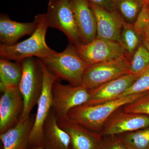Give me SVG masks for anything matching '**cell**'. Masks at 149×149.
<instances>
[{"label":"cell","instance_id":"obj_1","mask_svg":"<svg viewBox=\"0 0 149 149\" xmlns=\"http://www.w3.org/2000/svg\"><path fill=\"white\" fill-rule=\"evenodd\" d=\"M35 19L37 22V28L28 39L13 45L1 44V59L21 61L24 59L34 56L39 59L46 58L56 52L46 43V35L49 27L47 14L37 15L35 16Z\"/></svg>","mask_w":149,"mask_h":149},{"label":"cell","instance_id":"obj_2","mask_svg":"<svg viewBox=\"0 0 149 149\" xmlns=\"http://www.w3.org/2000/svg\"><path fill=\"white\" fill-rule=\"evenodd\" d=\"M147 93L130 95L94 105L84 104L71 110L68 114V118L100 133L104 124L115 111L135 101Z\"/></svg>","mask_w":149,"mask_h":149},{"label":"cell","instance_id":"obj_3","mask_svg":"<svg viewBox=\"0 0 149 149\" xmlns=\"http://www.w3.org/2000/svg\"><path fill=\"white\" fill-rule=\"evenodd\" d=\"M40 59L60 79L74 86L82 85L84 72L89 65L78 55L72 43L61 52H56L50 56Z\"/></svg>","mask_w":149,"mask_h":149},{"label":"cell","instance_id":"obj_4","mask_svg":"<svg viewBox=\"0 0 149 149\" xmlns=\"http://www.w3.org/2000/svg\"><path fill=\"white\" fill-rule=\"evenodd\" d=\"M43 72V87L37 104V112L30 135L27 149H44L43 129L52 107V89L54 83L60 79L46 68L40 59Z\"/></svg>","mask_w":149,"mask_h":149},{"label":"cell","instance_id":"obj_5","mask_svg":"<svg viewBox=\"0 0 149 149\" xmlns=\"http://www.w3.org/2000/svg\"><path fill=\"white\" fill-rule=\"evenodd\" d=\"M22 76L19 89L23 97L24 109L19 120L27 119L37 105L43 87V72L39 59L34 57L22 61Z\"/></svg>","mask_w":149,"mask_h":149},{"label":"cell","instance_id":"obj_6","mask_svg":"<svg viewBox=\"0 0 149 149\" xmlns=\"http://www.w3.org/2000/svg\"><path fill=\"white\" fill-rule=\"evenodd\" d=\"M91 91L83 85H63L57 80L52 89V107L58 121L66 120L71 110L88 103Z\"/></svg>","mask_w":149,"mask_h":149},{"label":"cell","instance_id":"obj_7","mask_svg":"<svg viewBox=\"0 0 149 149\" xmlns=\"http://www.w3.org/2000/svg\"><path fill=\"white\" fill-rule=\"evenodd\" d=\"M46 14L49 27L63 32L73 45L81 44L70 0H50Z\"/></svg>","mask_w":149,"mask_h":149},{"label":"cell","instance_id":"obj_8","mask_svg":"<svg viewBox=\"0 0 149 149\" xmlns=\"http://www.w3.org/2000/svg\"><path fill=\"white\" fill-rule=\"evenodd\" d=\"M128 60L119 58L89 65L83 74L82 85L92 91L103 84L129 73Z\"/></svg>","mask_w":149,"mask_h":149},{"label":"cell","instance_id":"obj_9","mask_svg":"<svg viewBox=\"0 0 149 149\" xmlns=\"http://www.w3.org/2000/svg\"><path fill=\"white\" fill-rule=\"evenodd\" d=\"M74 46L78 55L89 65L119 58L128 61L123 48L117 42L96 38L88 44Z\"/></svg>","mask_w":149,"mask_h":149},{"label":"cell","instance_id":"obj_10","mask_svg":"<svg viewBox=\"0 0 149 149\" xmlns=\"http://www.w3.org/2000/svg\"><path fill=\"white\" fill-rule=\"evenodd\" d=\"M149 126V116L124 111L122 108L115 111L104 124L102 136L119 135Z\"/></svg>","mask_w":149,"mask_h":149},{"label":"cell","instance_id":"obj_11","mask_svg":"<svg viewBox=\"0 0 149 149\" xmlns=\"http://www.w3.org/2000/svg\"><path fill=\"white\" fill-rule=\"evenodd\" d=\"M24 101L19 87L3 92L0 99V134L18 123L24 109Z\"/></svg>","mask_w":149,"mask_h":149},{"label":"cell","instance_id":"obj_12","mask_svg":"<svg viewBox=\"0 0 149 149\" xmlns=\"http://www.w3.org/2000/svg\"><path fill=\"white\" fill-rule=\"evenodd\" d=\"M89 2L96 18V38L119 43L123 19L115 13Z\"/></svg>","mask_w":149,"mask_h":149},{"label":"cell","instance_id":"obj_13","mask_svg":"<svg viewBox=\"0 0 149 149\" xmlns=\"http://www.w3.org/2000/svg\"><path fill=\"white\" fill-rule=\"evenodd\" d=\"M139 76L127 73L93 89L90 100L85 104L94 105L119 98Z\"/></svg>","mask_w":149,"mask_h":149},{"label":"cell","instance_id":"obj_14","mask_svg":"<svg viewBox=\"0 0 149 149\" xmlns=\"http://www.w3.org/2000/svg\"><path fill=\"white\" fill-rule=\"evenodd\" d=\"M81 44H88L96 38L97 23L88 0H70Z\"/></svg>","mask_w":149,"mask_h":149},{"label":"cell","instance_id":"obj_15","mask_svg":"<svg viewBox=\"0 0 149 149\" xmlns=\"http://www.w3.org/2000/svg\"><path fill=\"white\" fill-rule=\"evenodd\" d=\"M58 123L69 135L71 149L98 148L102 139L100 133L89 130L68 118L58 121Z\"/></svg>","mask_w":149,"mask_h":149},{"label":"cell","instance_id":"obj_16","mask_svg":"<svg viewBox=\"0 0 149 149\" xmlns=\"http://www.w3.org/2000/svg\"><path fill=\"white\" fill-rule=\"evenodd\" d=\"M35 19L30 22L13 21L5 15L0 17V41L2 45L10 46L17 43L22 37L31 35L37 27Z\"/></svg>","mask_w":149,"mask_h":149},{"label":"cell","instance_id":"obj_17","mask_svg":"<svg viewBox=\"0 0 149 149\" xmlns=\"http://www.w3.org/2000/svg\"><path fill=\"white\" fill-rule=\"evenodd\" d=\"M35 115L20 120L15 126L0 134L2 149H27L29 135L35 121Z\"/></svg>","mask_w":149,"mask_h":149},{"label":"cell","instance_id":"obj_18","mask_svg":"<svg viewBox=\"0 0 149 149\" xmlns=\"http://www.w3.org/2000/svg\"><path fill=\"white\" fill-rule=\"evenodd\" d=\"M43 136L44 149H72L69 135L59 125L52 109L44 125Z\"/></svg>","mask_w":149,"mask_h":149},{"label":"cell","instance_id":"obj_19","mask_svg":"<svg viewBox=\"0 0 149 149\" xmlns=\"http://www.w3.org/2000/svg\"><path fill=\"white\" fill-rule=\"evenodd\" d=\"M21 61L0 60V89L1 92L14 87H19L22 76Z\"/></svg>","mask_w":149,"mask_h":149},{"label":"cell","instance_id":"obj_20","mask_svg":"<svg viewBox=\"0 0 149 149\" xmlns=\"http://www.w3.org/2000/svg\"><path fill=\"white\" fill-rule=\"evenodd\" d=\"M141 39L134 29L133 24L123 20L119 43L125 51L128 59L129 56H133L141 45Z\"/></svg>","mask_w":149,"mask_h":149},{"label":"cell","instance_id":"obj_21","mask_svg":"<svg viewBox=\"0 0 149 149\" xmlns=\"http://www.w3.org/2000/svg\"><path fill=\"white\" fill-rule=\"evenodd\" d=\"M118 136L128 149H149V126Z\"/></svg>","mask_w":149,"mask_h":149},{"label":"cell","instance_id":"obj_22","mask_svg":"<svg viewBox=\"0 0 149 149\" xmlns=\"http://www.w3.org/2000/svg\"><path fill=\"white\" fill-rule=\"evenodd\" d=\"M149 68V51L140 45L133 54L129 62V73L140 75Z\"/></svg>","mask_w":149,"mask_h":149},{"label":"cell","instance_id":"obj_23","mask_svg":"<svg viewBox=\"0 0 149 149\" xmlns=\"http://www.w3.org/2000/svg\"><path fill=\"white\" fill-rule=\"evenodd\" d=\"M140 6L139 0H121L119 5V9L125 22L132 24L139 15Z\"/></svg>","mask_w":149,"mask_h":149},{"label":"cell","instance_id":"obj_24","mask_svg":"<svg viewBox=\"0 0 149 149\" xmlns=\"http://www.w3.org/2000/svg\"><path fill=\"white\" fill-rule=\"evenodd\" d=\"M149 92V68L139 75L131 86L120 96V97Z\"/></svg>","mask_w":149,"mask_h":149},{"label":"cell","instance_id":"obj_25","mask_svg":"<svg viewBox=\"0 0 149 149\" xmlns=\"http://www.w3.org/2000/svg\"><path fill=\"white\" fill-rule=\"evenodd\" d=\"M124 111L149 116V92L138 100L122 107Z\"/></svg>","mask_w":149,"mask_h":149},{"label":"cell","instance_id":"obj_26","mask_svg":"<svg viewBox=\"0 0 149 149\" xmlns=\"http://www.w3.org/2000/svg\"><path fill=\"white\" fill-rule=\"evenodd\" d=\"M133 24L138 35L143 38L149 28V6L148 4H145L143 6Z\"/></svg>","mask_w":149,"mask_h":149},{"label":"cell","instance_id":"obj_27","mask_svg":"<svg viewBox=\"0 0 149 149\" xmlns=\"http://www.w3.org/2000/svg\"><path fill=\"white\" fill-rule=\"evenodd\" d=\"M98 149H128L118 135L102 136Z\"/></svg>","mask_w":149,"mask_h":149},{"label":"cell","instance_id":"obj_28","mask_svg":"<svg viewBox=\"0 0 149 149\" xmlns=\"http://www.w3.org/2000/svg\"><path fill=\"white\" fill-rule=\"evenodd\" d=\"M102 7L107 10L112 11L113 9V6L111 0H88Z\"/></svg>","mask_w":149,"mask_h":149},{"label":"cell","instance_id":"obj_29","mask_svg":"<svg viewBox=\"0 0 149 149\" xmlns=\"http://www.w3.org/2000/svg\"><path fill=\"white\" fill-rule=\"evenodd\" d=\"M143 39L144 45L149 51V28L145 33Z\"/></svg>","mask_w":149,"mask_h":149}]
</instances>
